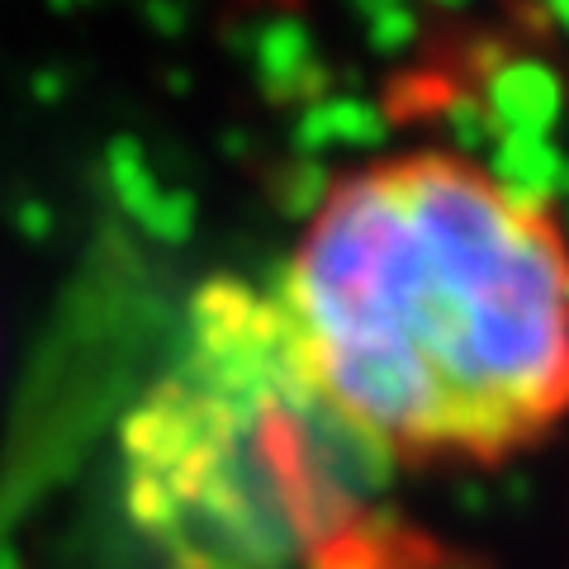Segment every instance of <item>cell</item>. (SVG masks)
Here are the masks:
<instances>
[{"instance_id": "6da1fadb", "label": "cell", "mask_w": 569, "mask_h": 569, "mask_svg": "<svg viewBox=\"0 0 569 569\" xmlns=\"http://www.w3.org/2000/svg\"><path fill=\"white\" fill-rule=\"evenodd\" d=\"M271 290L389 475L503 466L569 418L565 219L466 152L337 176Z\"/></svg>"}, {"instance_id": "7a4b0ae2", "label": "cell", "mask_w": 569, "mask_h": 569, "mask_svg": "<svg viewBox=\"0 0 569 569\" xmlns=\"http://www.w3.org/2000/svg\"><path fill=\"white\" fill-rule=\"evenodd\" d=\"M119 508L162 569H309L389 466L305 361L271 280L213 276L114 437Z\"/></svg>"}]
</instances>
